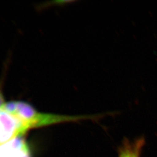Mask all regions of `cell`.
Here are the masks:
<instances>
[{
	"instance_id": "6da1fadb",
	"label": "cell",
	"mask_w": 157,
	"mask_h": 157,
	"mask_svg": "<svg viewBox=\"0 0 157 157\" xmlns=\"http://www.w3.org/2000/svg\"><path fill=\"white\" fill-rule=\"evenodd\" d=\"M29 130L26 124L2 105L0 107V146L21 137Z\"/></svg>"
},
{
	"instance_id": "7a4b0ae2",
	"label": "cell",
	"mask_w": 157,
	"mask_h": 157,
	"mask_svg": "<svg viewBox=\"0 0 157 157\" xmlns=\"http://www.w3.org/2000/svg\"><path fill=\"white\" fill-rule=\"evenodd\" d=\"M0 157H30L28 146L21 137L0 146Z\"/></svg>"
},
{
	"instance_id": "3957f363",
	"label": "cell",
	"mask_w": 157,
	"mask_h": 157,
	"mask_svg": "<svg viewBox=\"0 0 157 157\" xmlns=\"http://www.w3.org/2000/svg\"><path fill=\"white\" fill-rule=\"evenodd\" d=\"M143 141L140 140L132 144H127L121 150L119 157H139Z\"/></svg>"
},
{
	"instance_id": "277c9868",
	"label": "cell",
	"mask_w": 157,
	"mask_h": 157,
	"mask_svg": "<svg viewBox=\"0 0 157 157\" xmlns=\"http://www.w3.org/2000/svg\"><path fill=\"white\" fill-rule=\"evenodd\" d=\"M1 84L2 83H0V107H1L2 105H4L6 103L4 95H3L2 90H1Z\"/></svg>"
}]
</instances>
